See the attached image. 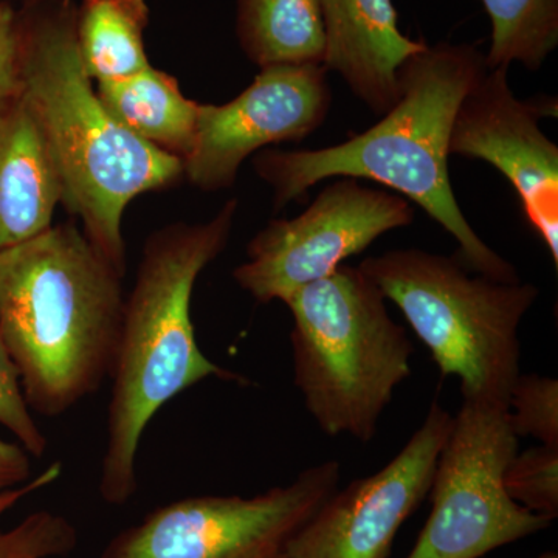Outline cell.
<instances>
[{
    "label": "cell",
    "instance_id": "obj_1",
    "mask_svg": "<svg viewBox=\"0 0 558 558\" xmlns=\"http://www.w3.org/2000/svg\"><path fill=\"white\" fill-rule=\"evenodd\" d=\"M470 44L425 46L400 65L395 105L368 131L322 149H266L253 168L274 190L275 208L307 196L332 178L373 180L414 202L459 245L470 270L520 281L515 267L481 240L459 207L449 174L450 137L459 106L487 72Z\"/></svg>",
    "mask_w": 558,
    "mask_h": 558
},
{
    "label": "cell",
    "instance_id": "obj_2",
    "mask_svg": "<svg viewBox=\"0 0 558 558\" xmlns=\"http://www.w3.org/2000/svg\"><path fill=\"white\" fill-rule=\"evenodd\" d=\"M75 16L73 0H24L16 10L22 100L57 163L62 204L124 274V209L140 194L178 182L183 161L110 116L81 61Z\"/></svg>",
    "mask_w": 558,
    "mask_h": 558
},
{
    "label": "cell",
    "instance_id": "obj_3",
    "mask_svg": "<svg viewBox=\"0 0 558 558\" xmlns=\"http://www.w3.org/2000/svg\"><path fill=\"white\" fill-rule=\"evenodd\" d=\"M123 274L72 223L0 250V340L28 409L58 417L110 377Z\"/></svg>",
    "mask_w": 558,
    "mask_h": 558
},
{
    "label": "cell",
    "instance_id": "obj_4",
    "mask_svg": "<svg viewBox=\"0 0 558 558\" xmlns=\"http://www.w3.org/2000/svg\"><path fill=\"white\" fill-rule=\"evenodd\" d=\"M236 209L230 201L208 222L174 223L143 248L110 373L108 442L98 480L110 506L126 505L137 492L140 444L168 402L209 377L244 381L202 352L191 319L194 286L227 247Z\"/></svg>",
    "mask_w": 558,
    "mask_h": 558
},
{
    "label": "cell",
    "instance_id": "obj_5",
    "mask_svg": "<svg viewBox=\"0 0 558 558\" xmlns=\"http://www.w3.org/2000/svg\"><path fill=\"white\" fill-rule=\"evenodd\" d=\"M293 384L307 413L330 438L376 436L396 389L411 376L413 341L387 300L359 267L341 264L284 301Z\"/></svg>",
    "mask_w": 558,
    "mask_h": 558
},
{
    "label": "cell",
    "instance_id": "obj_6",
    "mask_svg": "<svg viewBox=\"0 0 558 558\" xmlns=\"http://www.w3.org/2000/svg\"><path fill=\"white\" fill-rule=\"evenodd\" d=\"M427 347L444 377H458L462 400L508 409L521 374L519 329L539 289L475 274L451 256L389 250L360 263Z\"/></svg>",
    "mask_w": 558,
    "mask_h": 558
},
{
    "label": "cell",
    "instance_id": "obj_7",
    "mask_svg": "<svg viewBox=\"0 0 558 558\" xmlns=\"http://www.w3.org/2000/svg\"><path fill=\"white\" fill-rule=\"evenodd\" d=\"M519 446L506 407L462 400L436 462L432 513L407 558H481L548 529L502 484Z\"/></svg>",
    "mask_w": 558,
    "mask_h": 558
},
{
    "label": "cell",
    "instance_id": "obj_8",
    "mask_svg": "<svg viewBox=\"0 0 558 558\" xmlns=\"http://www.w3.org/2000/svg\"><path fill=\"white\" fill-rule=\"evenodd\" d=\"M339 461L264 494L201 495L161 506L110 539L98 558H278L339 488Z\"/></svg>",
    "mask_w": 558,
    "mask_h": 558
},
{
    "label": "cell",
    "instance_id": "obj_9",
    "mask_svg": "<svg viewBox=\"0 0 558 558\" xmlns=\"http://www.w3.org/2000/svg\"><path fill=\"white\" fill-rule=\"evenodd\" d=\"M413 220L414 207L405 197L341 178L296 218L267 223L250 241L247 260L234 269L233 278L259 303H284L296 290L329 277L385 233Z\"/></svg>",
    "mask_w": 558,
    "mask_h": 558
},
{
    "label": "cell",
    "instance_id": "obj_10",
    "mask_svg": "<svg viewBox=\"0 0 558 558\" xmlns=\"http://www.w3.org/2000/svg\"><path fill=\"white\" fill-rule=\"evenodd\" d=\"M453 416L433 400L421 427L384 469L337 488L289 539L282 558H388L399 529L428 497Z\"/></svg>",
    "mask_w": 558,
    "mask_h": 558
},
{
    "label": "cell",
    "instance_id": "obj_11",
    "mask_svg": "<svg viewBox=\"0 0 558 558\" xmlns=\"http://www.w3.org/2000/svg\"><path fill=\"white\" fill-rule=\"evenodd\" d=\"M332 90L325 65H270L226 105H201L183 174L205 191L230 189L256 150L310 137L328 119Z\"/></svg>",
    "mask_w": 558,
    "mask_h": 558
},
{
    "label": "cell",
    "instance_id": "obj_12",
    "mask_svg": "<svg viewBox=\"0 0 558 558\" xmlns=\"http://www.w3.org/2000/svg\"><path fill=\"white\" fill-rule=\"evenodd\" d=\"M553 113L556 102L520 100L508 70L487 69L459 106L450 157L486 161L509 180L558 267V146L539 128L542 117Z\"/></svg>",
    "mask_w": 558,
    "mask_h": 558
},
{
    "label": "cell",
    "instance_id": "obj_13",
    "mask_svg": "<svg viewBox=\"0 0 558 558\" xmlns=\"http://www.w3.org/2000/svg\"><path fill=\"white\" fill-rule=\"evenodd\" d=\"M326 31L325 69L376 116L398 100V72L424 49L400 32L392 0H319Z\"/></svg>",
    "mask_w": 558,
    "mask_h": 558
},
{
    "label": "cell",
    "instance_id": "obj_14",
    "mask_svg": "<svg viewBox=\"0 0 558 558\" xmlns=\"http://www.w3.org/2000/svg\"><path fill=\"white\" fill-rule=\"evenodd\" d=\"M62 204L57 163L24 100L0 117V250L38 236Z\"/></svg>",
    "mask_w": 558,
    "mask_h": 558
},
{
    "label": "cell",
    "instance_id": "obj_15",
    "mask_svg": "<svg viewBox=\"0 0 558 558\" xmlns=\"http://www.w3.org/2000/svg\"><path fill=\"white\" fill-rule=\"evenodd\" d=\"M98 97L121 126L185 160L196 135L199 106L170 73L149 65L126 78L97 83Z\"/></svg>",
    "mask_w": 558,
    "mask_h": 558
},
{
    "label": "cell",
    "instance_id": "obj_16",
    "mask_svg": "<svg viewBox=\"0 0 558 558\" xmlns=\"http://www.w3.org/2000/svg\"><path fill=\"white\" fill-rule=\"evenodd\" d=\"M236 33L241 49L259 69L325 62L319 0H238Z\"/></svg>",
    "mask_w": 558,
    "mask_h": 558
},
{
    "label": "cell",
    "instance_id": "obj_17",
    "mask_svg": "<svg viewBox=\"0 0 558 558\" xmlns=\"http://www.w3.org/2000/svg\"><path fill=\"white\" fill-rule=\"evenodd\" d=\"M148 24L146 0H83L76 5V43L89 78L101 83L148 69Z\"/></svg>",
    "mask_w": 558,
    "mask_h": 558
},
{
    "label": "cell",
    "instance_id": "obj_18",
    "mask_svg": "<svg viewBox=\"0 0 558 558\" xmlns=\"http://www.w3.org/2000/svg\"><path fill=\"white\" fill-rule=\"evenodd\" d=\"M492 24L488 69L537 72L558 46V0H481Z\"/></svg>",
    "mask_w": 558,
    "mask_h": 558
},
{
    "label": "cell",
    "instance_id": "obj_19",
    "mask_svg": "<svg viewBox=\"0 0 558 558\" xmlns=\"http://www.w3.org/2000/svg\"><path fill=\"white\" fill-rule=\"evenodd\" d=\"M60 464L50 465L38 478L0 495V513L24 495L60 478ZM78 545V532L68 519L38 510L16 526L0 532V558H50L68 556Z\"/></svg>",
    "mask_w": 558,
    "mask_h": 558
},
{
    "label": "cell",
    "instance_id": "obj_20",
    "mask_svg": "<svg viewBox=\"0 0 558 558\" xmlns=\"http://www.w3.org/2000/svg\"><path fill=\"white\" fill-rule=\"evenodd\" d=\"M517 505L554 521L558 517V447H532L510 459L502 475Z\"/></svg>",
    "mask_w": 558,
    "mask_h": 558
},
{
    "label": "cell",
    "instance_id": "obj_21",
    "mask_svg": "<svg viewBox=\"0 0 558 558\" xmlns=\"http://www.w3.org/2000/svg\"><path fill=\"white\" fill-rule=\"evenodd\" d=\"M510 425L519 438L558 447V381L539 374H520L510 389Z\"/></svg>",
    "mask_w": 558,
    "mask_h": 558
},
{
    "label": "cell",
    "instance_id": "obj_22",
    "mask_svg": "<svg viewBox=\"0 0 558 558\" xmlns=\"http://www.w3.org/2000/svg\"><path fill=\"white\" fill-rule=\"evenodd\" d=\"M0 427L10 432L32 458L44 457L47 439L36 424L24 392L20 374L11 360L5 344L0 340Z\"/></svg>",
    "mask_w": 558,
    "mask_h": 558
},
{
    "label": "cell",
    "instance_id": "obj_23",
    "mask_svg": "<svg viewBox=\"0 0 558 558\" xmlns=\"http://www.w3.org/2000/svg\"><path fill=\"white\" fill-rule=\"evenodd\" d=\"M21 98V49L16 10L5 0H0V117Z\"/></svg>",
    "mask_w": 558,
    "mask_h": 558
},
{
    "label": "cell",
    "instance_id": "obj_24",
    "mask_svg": "<svg viewBox=\"0 0 558 558\" xmlns=\"http://www.w3.org/2000/svg\"><path fill=\"white\" fill-rule=\"evenodd\" d=\"M32 476V454L20 442L0 438V495L27 484Z\"/></svg>",
    "mask_w": 558,
    "mask_h": 558
},
{
    "label": "cell",
    "instance_id": "obj_25",
    "mask_svg": "<svg viewBox=\"0 0 558 558\" xmlns=\"http://www.w3.org/2000/svg\"><path fill=\"white\" fill-rule=\"evenodd\" d=\"M537 558H558V554L554 553V550H548V553H543L542 556Z\"/></svg>",
    "mask_w": 558,
    "mask_h": 558
},
{
    "label": "cell",
    "instance_id": "obj_26",
    "mask_svg": "<svg viewBox=\"0 0 558 558\" xmlns=\"http://www.w3.org/2000/svg\"><path fill=\"white\" fill-rule=\"evenodd\" d=\"M278 558H282V557H278Z\"/></svg>",
    "mask_w": 558,
    "mask_h": 558
}]
</instances>
